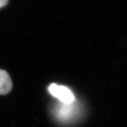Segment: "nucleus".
I'll return each instance as SVG.
<instances>
[{"label":"nucleus","mask_w":127,"mask_h":127,"mask_svg":"<svg viewBox=\"0 0 127 127\" xmlns=\"http://www.w3.org/2000/svg\"><path fill=\"white\" fill-rule=\"evenodd\" d=\"M48 91L52 96L58 98L63 104H71L75 99L72 92L66 87L52 84L49 87Z\"/></svg>","instance_id":"obj_1"},{"label":"nucleus","mask_w":127,"mask_h":127,"mask_svg":"<svg viewBox=\"0 0 127 127\" xmlns=\"http://www.w3.org/2000/svg\"><path fill=\"white\" fill-rule=\"evenodd\" d=\"M12 81L7 71L0 69V95H6L11 91Z\"/></svg>","instance_id":"obj_2"},{"label":"nucleus","mask_w":127,"mask_h":127,"mask_svg":"<svg viewBox=\"0 0 127 127\" xmlns=\"http://www.w3.org/2000/svg\"><path fill=\"white\" fill-rule=\"evenodd\" d=\"M9 0H0V8L7 5Z\"/></svg>","instance_id":"obj_3"}]
</instances>
